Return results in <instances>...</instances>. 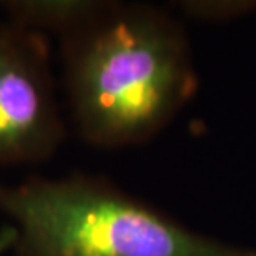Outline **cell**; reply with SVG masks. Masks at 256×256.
I'll return each instance as SVG.
<instances>
[{"instance_id":"obj_1","label":"cell","mask_w":256,"mask_h":256,"mask_svg":"<svg viewBox=\"0 0 256 256\" xmlns=\"http://www.w3.org/2000/svg\"><path fill=\"white\" fill-rule=\"evenodd\" d=\"M60 45L72 118L94 146L150 142L198 88L185 27L155 5L108 2Z\"/></svg>"},{"instance_id":"obj_2","label":"cell","mask_w":256,"mask_h":256,"mask_svg":"<svg viewBox=\"0 0 256 256\" xmlns=\"http://www.w3.org/2000/svg\"><path fill=\"white\" fill-rule=\"evenodd\" d=\"M0 213L15 230L14 256H256L80 172L0 182Z\"/></svg>"},{"instance_id":"obj_3","label":"cell","mask_w":256,"mask_h":256,"mask_svg":"<svg viewBox=\"0 0 256 256\" xmlns=\"http://www.w3.org/2000/svg\"><path fill=\"white\" fill-rule=\"evenodd\" d=\"M66 136L47 35L0 22V166L50 160Z\"/></svg>"},{"instance_id":"obj_4","label":"cell","mask_w":256,"mask_h":256,"mask_svg":"<svg viewBox=\"0 0 256 256\" xmlns=\"http://www.w3.org/2000/svg\"><path fill=\"white\" fill-rule=\"evenodd\" d=\"M110 0H5V20L38 34H54L60 42L98 17Z\"/></svg>"},{"instance_id":"obj_5","label":"cell","mask_w":256,"mask_h":256,"mask_svg":"<svg viewBox=\"0 0 256 256\" xmlns=\"http://www.w3.org/2000/svg\"><path fill=\"white\" fill-rule=\"evenodd\" d=\"M176 5L186 17L200 22H230L256 14V0H185Z\"/></svg>"},{"instance_id":"obj_6","label":"cell","mask_w":256,"mask_h":256,"mask_svg":"<svg viewBox=\"0 0 256 256\" xmlns=\"http://www.w3.org/2000/svg\"><path fill=\"white\" fill-rule=\"evenodd\" d=\"M15 242V230L10 223H5L0 226V256L12 252Z\"/></svg>"}]
</instances>
